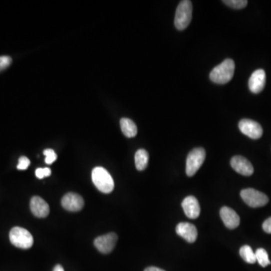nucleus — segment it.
Wrapping results in <instances>:
<instances>
[{"label": "nucleus", "mask_w": 271, "mask_h": 271, "mask_svg": "<svg viewBox=\"0 0 271 271\" xmlns=\"http://www.w3.org/2000/svg\"><path fill=\"white\" fill-rule=\"evenodd\" d=\"M266 84V73L263 69H257L252 74L249 80V87L253 94H259L262 91Z\"/></svg>", "instance_id": "f8f14e48"}, {"label": "nucleus", "mask_w": 271, "mask_h": 271, "mask_svg": "<svg viewBox=\"0 0 271 271\" xmlns=\"http://www.w3.org/2000/svg\"><path fill=\"white\" fill-rule=\"evenodd\" d=\"M62 207L70 212L80 211L84 205V200L78 194L68 193L61 201Z\"/></svg>", "instance_id": "1a4fd4ad"}, {"label": "nucleus", "mask_w": 271, "mask_h": 271, "mask_svg": "<svg viewBox=\"0 0 271 271\" xmlns=\"http://www.w3.org/2000/svg\"><path fill=\"white\" fill-rule=\"evenodd\" d=\"M144 271H165L164 270L161 269V268H156V267H149V268H146Z\"/></svg>", "instance_id": "a878e982"}, {"label": "nucleus", "mask_w": 271, "mask_h": 271, "mask_svg": "<svg viewBox=\"0 0 271 271\" xmlns=\"http://www.w3.org/2000/svg\"><path fill=\"white\" fill-rule=\"evenodd\" d=\"M9 239L14 247L23 250L31 248L33 244L32 235L23 228H13L9 233Z\"/></svg>", "instance_id": "20e7f679"}, {"label": "nucleus", "mask_w": 271, "mask_h": 271, "mask_svg": "<svg viewBox=\"0 0 271 271\" xmlns=\"http://www.w3.org/2000/svg\"><path fill=\"white\" fill-rule=\"evenodd\" d=\"M30 210L32 214L38 218H45L49 214V206L42 198L35 196L30 201Z\"/></svg>", "instance_id": "2eb2a0df"}, {"label": "nucleus", "mask_w": 271, "mask_h": 271, "mask_svg": "<svg viewBox=\"0 0 271 271\" xmlns=\"http://www.w3.org/2000/svg\"><path fill=\"white\" fill-rule=\"evenodd\" d=\"M206 158V152L203 148H196L189 154L186 160V174L191 177L199 170Z\"/></svg>", "instance_id": "39448f33"}, {"label": "nucleus", "mask_w": 271, "mask_h": 271, "mask_svg": "<svg viewBox=\"0 0 271 271\" xmlns=\"http://www.w3.org/2000/svg\"><path fill=\"white\" fill-rule=\"evenodd\" d=\"M182 207L185 214L189 219H195L200 216L201 207L198 199L194 196H189L183 200Z\"/></svg>", "instance_id": "4468645a"}, {"label": "nucleus", "mask_w": 271, "mask_h": 271, "mask_svg": "<svg viewBox=\"0 0 271 271\" xmlns=\"http://www.w3.org/2000/svg\"><path fill=\"white\" fill-rule=\"evenodd\" d=\"M29 164H30V161H29V158H26V157H20L19 158L18 164H17V168L20 170H26L29 167Z\"/></svg>", "instance_id": "b1692460"}, {"label": "nucleus", "mask_w": 271, "mask_h": 271, "mask_svg": "<svg viewBox=\"0 0 271 271\" xmlns=\"http://www.w3.org/2000/svg\"><path fill=\"white\" fill-rule=\"evenodd\" d=\"M239 128L244 135L253 140L261 138L263 134L262 126L253 120L247 118L241 120L239 122Z\"/></svg>", "instance_id": "0eeeda50"}, {"label": "nucleus", "mask_w": 271, "mask_h": 271, "mask_svg": "<svg viewBox=\"0 0 271 271\" xmlns=\"http://www.w3.org/2000/svg\"><path fill=\"white\" fill-rule=\"evenodd\" d=\"M241 196L244 202L253 208L264 207L269 201L266 195L253 189H244Z\"/></svg>", "instance_id": "423d86ee"}, {"label": "nucleus", "mask_w": 271, "mask_h": 271, "mask_svg": "<svg viewBox=\"0 0 271 271\" xmlns=\"http://www.w3.org/2000/svg\"><path fill=\"white\" fill-rule=\"evenodd\" d=\"M120 124H121V131L125 137L128 138L136 137V135L137 134V127L132 120L123 118H121Z\"/></svg>", "instance_id": "dca6fc26"}, {"label": "nucleus", "mask_w": 271, "mask_h": 271, "mask_svg": "<svg viewBox=\"0 0 271 271\" xmlns=\"http://www.w3.org/2000/svg\"><path fill=\"white\" fill-rule=\"evenodd\" d=\"M149 164V154L145 149H139L135 155V164L137 170L143 171Z\"/></svg>", "instance_id": "f3484780"}, {"label": "nucleus", "mask_w": 271, "mask_h": 271, "mask_svg": "<svg viewBox=\"0 0 271 271\" xmlns=\"http://www.w3.org/2000/svg\"><path fill=\"white\" fill-rule=\"evenodd\" d=\"M235 71V63L232 59H226L218 65L210 72L212 81L219 84H227L233 78Z\"/></svg>", "instance_id": "f257e3e1"}, {"label": "nucleus", "mask_w": 271, "mask_h": 271, "mask_svg": "<svg viewBox=\"0 0 271 271\" xmlns=\"http://www.w3.org/2000/svg\"><path fill=\"white\" fill-rule=\"evenodd\" d=\"M12 60L8 56H2L0 57V72L7 69L11 65Z\"/></svg>", "instance_id": "5701e85b"}, {"label": "nucleus", "mask_w": 271, "mask_h": 271, "mask_svg": "<svg viewBox=\"0 0 271 271\" xmlns=\"http://www.w3.org/2000/svg\"><path fill=\"white\" fill-rule=\"evenodd\" d=\"M262 228H263V230L266 233L271 234V217L265 221L263 225H262Z\"/></svg>", "instance_id": "393cba45"}, {"label": "nucleus", "mask_w": 271, "mask_h": 271, "mask_svg": "<svg viewBox=\"0 0 271 271\" xmlns=\"http://www.w3.org/2000/svg\"><path fill=\"white\" fill-rule=\"evenodd\" d=\"M44 156H45V163L47 164H51L57 159V156L55 152L53 149H47L43 152Z\"/></svg>", "instance_id": "412c9836"}, {"label": "nucleus", "mask_w": 271, "mask_h": 271, "mask_svg": "<svg viewBox=\"0 0 271 271\" xmlns=\"http://www.w3.org/2000/svg\"><path fill=\"white\" fill-rule=\"evenodd\" d=\"M241 258L249 264H255L256 262V254L253 249L248 245L244 246L240 250Z\"/></svg>", "instance_id": "a211bd4d"}, {"label": "nucleus", "mask_w": 271, "mask_h": 271, "mask_svg": "<svg viewBox=\"0 0 271 271\" xmlns=\"http://www.w3.org/2000/svg\"><path fill=\"white\" fill-rule=\"evenodd\" d=\"M223 2L225 5H229L235 9H242L248 4V1L247 0H224Z\"/></svg>", "instance_id": "aec40b11"}, {"label": "nucleus", "mask_w": 271, "mask_h": 271, "mask_svg": "<svg viewBox=\"0 0 271 271\" xmlns=\"http://www.w3.org/2000/svg\"><path fill=\"white\" fill-rule=\"evenodd\" d=\"M118 236L115 233H109L103 236L98 237L94 241L96 248L103 254L110 253L116 245Z\"/></svg>", "instance_id": "6e6552de"}, {"label": "nucleus", "mask_w": 271, "mask_h": 271, "mask_svg": "<svg viewBox=\"0 0 271 271\" xmlns=\"http://www.w3.org/2000/svg\"><path fill=\"white\" fill-rule=\"evenodd\" d=\"M51 174V169L48 167H45V168H38L35 170V176L38 179H43L44 177H47V176H50Z\"/></svg>", "instance_id": "4be33fe9"}, {"label": "nucleus", "mask_w": 271, "mask_h": 271, "mask_svg": "<svg viewBox=\"0 0 271 271\" xmlns=\"http://www.w3.org/2000/svg\"><path fill=\"white\" fill-rule=\"evenodd\" d=\"M92 181L97 189L104 194L111 193L115 188L110 173L102 167H97L93 170Z\"/></svg>", "instance_id": "f03ea898"}, {"label": "nucleus", "mask_w": 271, "mask_h": 271, "mask_svg": "<svg viewBox=\"0 0 271 271\" xmlns=\"http://www.w3.org/2000/svg\"><path fill=\"white\" fill-rule=\"evenodd\" d=\"M176 234L187 242L194 243L198 238V230L196 227L189 222H181L176 226Z\"/></svg>", "instance_id": "9b49d317"}, {"label": "nucleus", "mask_w": 271, "mask_h": 271, "mask_svg": "<svg viewBox=\"0 0 271 271\" xmlns=\"http://www.w3.org/2000/svg\"><path fill=\"white\" fill-rule=\"evenodd\" d=\"M53 271H64V270H63V267H62L61 265H57L54 267Z\"/></svg>", "instance_id": "bb28decb"}, {"label": "nucleus", "mask_w": 271, "mask_h": 271, "mask_svg": "<svg viewBox=\"0 0 271 271\" xmlns=\"http://www.w3.org/2000/svg\"><path fill=\"white\" fill-rule=\"evenodd\" d=\"M232 168L243 176H250L254 173V168L251 163L244 157L235 156L231 160Z\"/></svg>", "instance_id": "9d476101"}, {"label": "nucleus", "mask_w": 271, "mask_h": 271, "mask_svg": "<svg viewBox=\"0 0 271 271\" xmlns=\"http://www.w3.org/2000/svg\"><path fill=\"white\" fill-rule=\"evenodd\" d=\"M192 3L189 0H183L178 5L175 15L176 29L183 30L190 24L192 19Z\"/></svg>", "instance_id": "7ed1b4c3"}, {"label": "nucleus", "mask_w": 271, "mask_h": 271, "mask_svg": "<svg viewBox=\"0 0 271 271\" xmlns=\"http://www.w3.org/2000/svg\"><path fill=\"white\" fill-rule=\"evenodd\" d=\"M255 254H256V262H259L261 266L265 268V267L271 265V262L270 261L269 257H268V254L266 250L262 248L258 249Z\"/></svg>", "instance_id": "6ab92c4d"}, {"label": "nucleus", "mask_w": 271, "mask_h": 271, "mask_svg": "<svg viewBox=\"0 0 271 271\" xmlns=\"http://www.w3.org/2000/svg\"><path fill=\"white\" fill-rule=\"evenodd\" d=\"M220 216L228 229H235L239 226L241 219L238 213L230 207H222L220 210Z\"/></svg>", "instance_id": "ddd939ff"}]
</instances>
